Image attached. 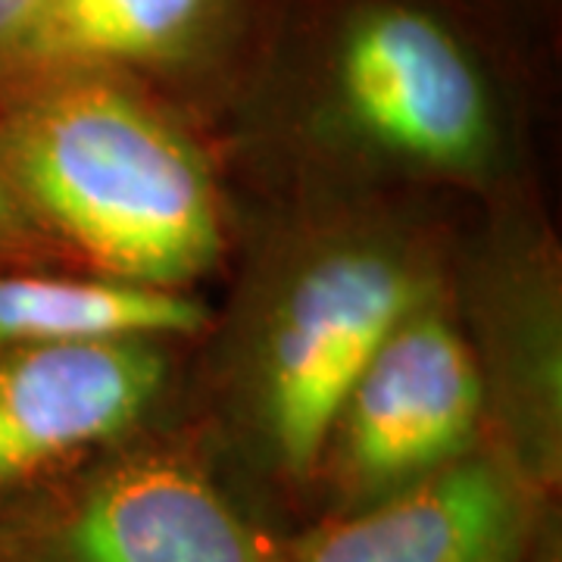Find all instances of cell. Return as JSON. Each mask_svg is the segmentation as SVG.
I'll return each mask as SVG.
<instances>
[{
  "instance_id": "6da1fadb",
  "label": "cell",
  "mask_w": 562,
  "mask_h": 562,
  "mask_svg": "<svg viewBox=\"0 0 562 562\" xmlns=\"http://www.w3.org/2000/svg\"><path fill=\"white\" fill-rule=\"evenodd\" d=\"M0 166L44 235L106 279L181 291L220 260L222 210L201 150L98 72L7 88Z\"/></svg>"
},
{
  "instance_id": "7a4b0ae2",
  "label": "cell",
  "mask_w": 562,
  "mask_h": 562,
  "mask_svg": "<svg viewBox=\"0 0 562 562\" xmlns=\"http://www.w3.org/2000/svg\"><path fill=\"white\" fill-rule=\"evenodd\" d=\"M422 301L419 269L375 238L325 244L284 279L257 369L269 441L294 475L319 465L366 362Z\"/></svg>"
},
{
  "instance_id": "3957f363",
  "label": "cell",
  "mask_w": 562,
  "mask_h": 562,
  "mask_svg": "<svg viewBox=\"0 0 562 562\" xmlns=\"http://www.w3.org/2000/svg\"><path fill=\"white\" fill-rule=\"evenodd\" d=\"M3 562H291L210 472L176 450L103 462L0 538Z\"/></svg>"
},
{
  "instance_id": "277c9868",
  "label": "cell",
  "mask_w": 562,
  "mask_h": 562,
  "mask_svg": "<svg viewBox=\"0 0 562 562\" xmlns=\"http://www.w3.org/2000/svg\"><path fill=\"white\" fill-rule=\"evenodd\" d=\"M482 372L460 328L422 301L366 362L335 419L347 479L379 497L469 453Z\"/></svg>"
},
{
  "instance_id": "5b68a950",
  "label": "cell",
  "mask_w": 562,
  "mask_h": 562,
  "mask_svg": "<svg viewBox=\"0 0 562 562\" xmlns=\"http://www.w3.org/2000/svg\"><path fill=\"white\" fill-rule=\"evenodd\" d=\"M347 113L369 138L438 169H469L491 144L484 81L441 22L413 7H375L338 50Z\"/></svg>"
},
{
  "instance_id": "8992f818",
  "label": "cell",
  "mask_w": 562,
  "mask_h": 562,
  "mask_svg": "<svg viewBox=\"0 0 562 562\" xmlns=\"http://www.w3.org/2000/svg\"><path fill=\"white\" fill-rule=\"evenodd\" d=\"M157 341L25 344L0 350V487L35 482L125 435L157 401Z\"/></svg>"
},
{
  "instance_id": "52a82bcc",
  "label": "cell",
  "mask_w": 562,
  "mask_h": 562,
  "mask_svg": "<svg viewBox=\"0 0 562 562\" xmlns=\"http://www.w3.org/2000/svg\"><path fill=\"white\" fill-rule=\"evenodd\" d=\"M531 503L491 453H462L325 525L291 562H525Z\"/></svg>"
},
{
  "instance_id": "ba28073f",
  "label": "cell",
  "mask_w": 562,
  "mask_h": 562,
  "mask_svg": "<svg viewBox=\"0 0 562 562\" xmlns=\"http://www.w3.org/2000/svg\"><path fill=\"white\" fill-rule=\"evenodd\" d=\"M203 325L201 303L169 288L0 272V350L25 344L162 341L194 335Z\"/></svg>"
},
{
  "instance_id": "9c48e42d",
  "label": "cell",
  "mask_w": 562,
  "mask_h": 562,
  "mask_svg": "<svg viewBox=\"0 0 562 562\" xmlns=\"http://www.w3.org/2000/svg\"><path fill=\"white\" fill-rule=\"evenodd\" d=\"M213 0H44L3 91L41 76L172 57L198 35Z\"/></svg>"
},
{
  "instance_id": "30bf717a",
  "label": "cell",
  "mask_w": 562,
  "mask_h": 562,
  "mask_svg": "<svg viewBox=\"0 0 562 562\" xmlns=\"http://www.w3.org/2000/svg\"><path fill=\"white\" fill-rule=\"evenodd\" d=\"M41 238H44V232L38 228V222L32 220V213L25 210L16 188L10 184L3 166H0V260L32 254Z\"/></svg>"
},
{
  "instance_id": "8fae6325",
  "label": "cell",
  "mask_w": 562,
  "mask_h": 562,
  "mask_svg": "<svg viewBox=\"0 0 562 562\" xmlns=\"http://www.w3.org/2000/svg\"><path fill=\"white\" fill-rule=\"evenodd\" d=\"M44 0H0V88L13 79L22 47L41 16Z\"/></svg>"
}]
</instances>
